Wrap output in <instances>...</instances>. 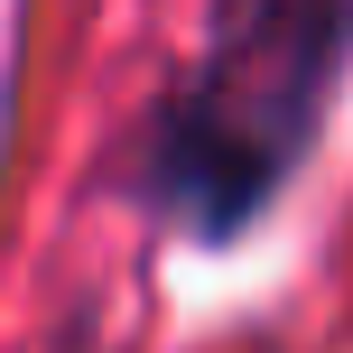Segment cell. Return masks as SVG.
Wrapping results in <instances>:
<instances>
[{"instance_id":"6da1fadb","label":"cell","mask_w":353,"mask_h":353,"mask_svg":"<svg viewBox=\"0 0 353 353\" xmlns=\"http://www.w3.org/2000/svg\"><path fill=\"white\" fill-rule=\"evenodd\" d=\"M353 56V0H242L223 47L159 121V195L195 223H242L316 130Z\"/></svg>"}]
</instances>
